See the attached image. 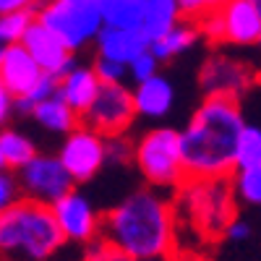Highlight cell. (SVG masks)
<instances>
[{"label": "cell", "mask_w": 261, "mask_h": 261, "mask_svg": "<svg viewBox=\"0 0 261 261\" xmlns=\"http://www.w3.org/2000/svg\"><path fill=\"white\" fill-rule=\"evenodd\" d=\"M102 238L130 258L165 256L180 251V225L172 193L141 186L105 212Z\"/></svg>", "instance_id": "obj_1"}, {"label": "cell", "mask_w": 261, "mask_h": 261, "mask_svg": "<svg viewBox=\"0 0 261 261\" xmlns=\"http://www.w3.org/2000/svg\"><path fill=\"white\" fill-rule=\"evenodd\" d=\"M246 128L241 99L206 94L180 130L188 178H230Z\"/></svg>", "instance_id": "obj_2"}, {"label": "cell", "mask_w": 261, "mask_h": 261, "mask_svg": "<svg viewBox=\"0 0 261 261\" xmlns=\"http://www.w3.org/2000/svg\"><path fill=\"white\" fill-rule=\"evenodd\" d=\"M180 225V248H204L225 241L238 217V193L230 178H186L172 193Z\"/></svg>", "instance_id": "obj_3"}, {"label": "cell", "mask_w": 261, "mask_h": 261, "mask_svg": "<svg viewBox=\"0 0 261 261\" xmlns=\"http://www.w3.org/2000/svg\"><path fill=\"white\" fill-rule=\"evenodd\" d=\"M68 243L53 204L18 199L0 209V256L3 261H53Z\"/></svg>", "instance_id": "obj_4"}, {"label": "cell", "mask_w": 261, "mask_h": 261, "mask_svg": "<svg viewBox=\"0 0 261 261\" xmlns=\"http://www.w3.org/2000/svg\"><path fill=\"white\" fill-rule=\"evenodd\" d=\"M134 141H136L134 167L139 170L144 183L167 193H175L188 178L183 162L180 130L170 125H154Z\"/></svg>", "instance_id": "obj_5"}, {"label": "cell", "mask_w": 261, "mask_h": 261, "mask_svg": "<svg viewBox=\"0 0 261 261\" xmlns=\"http://www.w3.org/2000/svg\"><path fill=\"white\" fill-rule=\"evenodd\" d=\"M37 18L60 34L76 53L97 42L105 27L102 0H42Z\"/></svg>", "instance_id": "obj_6"}, {"label": "cell", "mask_w": 261, "mask_h": 261, "mask_svg": "<svg viewBox=\"0 0 261 261\" xmlns=\"http://www.w3.org/2000/svg\"><path fill=\"white\" fill-rule=\"evenodd\" d=\"M136 118L139 110H136L134 89L125 86V81H120V84H102L97 99L84 113L81 123H86L89 128L110 139V136H128Z\"/></svg>", "instance_id": "obj_7"}, {"label": "cell", "mask_w": 261, "mask_h": 261, "mask_svg": "<svg viewBox=\"0 0 261 261\" xmlns=\"http://www.w3.org/2000/svg\"><path fill=\"white\" fill-rule=\"evenodd\" d=\"M58 157L71 172L73 183L84 186L94 180L107 165V136H102L99 130L89 128L86 123H79L71 134L63 136Z\"/></svg>", "instance_id": "obj_8"}, {"label": "cell", "mask_w": 261, "mask_h": 261, "mask_svg": "<svg viewBox=\"0 0 261 261\" xmlns=\"http://www.w3.org/2000/svg\"><path fill=\"white\" fill-rule=\"evenodd\" d=\"M256 81H258V73L253 65L227 53L209 55L199 71V84L204 94H222V97L241 99L246 92L253 89Z\"/></svg>", "instance_id": "obj_9"}, {"label": "cell", "mask_w": 261, "mask_h": 261, "mask_svg": "<svg viewBox=\"0 0 261 261\" xmlns=\"http://www.w3.org/2000/svg\"><path fill=\"white\" fill-rule=\"evenodd\" d=\"M16 175L21 180V191H24L27 199H37L45 204H55L60 196H65L71 188H76L71 172L65 170V165L58 154H42L39 151Z\"/></svg>", "instance_id": "obj_10"}, {"label": "cell", "mask_w": 261, "mask_h": 261, "mask_svg": "<svg viewBox=\"0 0 261 261\" xmlns=\"http://www.w3.org/2000/svg\"><path fill=\"white\" fill-rule=\"evenodd\" d=\"M53 212L58 217L65 238H68V243L89 246L102 238L105 214H99L97 206L92 204V199L86 193H81L79 188H71L65 196H60L53 204Z\"/></svg>", "instance_id": "obj_11"}, {"label": "cell", "mask_w": 261, "mask_h": 261, "mask_svg": "<svg viewBox=\"0 0 261 261\" xmlns=\"http://www.w3.org/2000/svg\"><path fill=\"white\" fill-rule=\"evenodd\" d=\"M42 76H45V68L37 63L24 42L0 47V86L8 89L13 97L29 94Z\"/></svg>", "instance_id": "obj_12"}, {"label": "cell", "mask_w": 261, "mask_h": 261, "mask_svg": "<svg viewBox=\"0 0 261 261\" xmlns=\"http://www.w3.org/2000/svg\"><path fill=\"white\" fill-rule=\"evenodd\" d=\"M24 45L37 58V63L45 68V73H53L55 79L65 76L76 65V50L60 34H55L47 24H42L39 18L34 21V27L29 29Z\"/></svg>", "instance_id": "obj_13"}, {"label": "cell", "mask_w": 261, "mask_h": 261, "mask_svg": "<svg viewBox=\"0 0 261 261\" xmlns=\"http://www.w3.org/2000/svg\"><path fill=\"white\" fill-rule=\"evenodd\" d=\"M222 45L232 47H261V13L253 0H227L220 8Z\"/></svg>", "instance_id": "obj_14"}, {"label": "cell", "mask_w": 261, "mask_h": 261, "mask_svg": "<svg viewBox=\"0 0 261 261\" xmlns=\"http://www.w3.org/2000/svg\"><path fill=\"white\" fill-rule=\"evenodd\" d=\"M99 89H102V81H99V76L94 71V65L76 63L68 73L58 79V94L68 102L81 118L92 107V102L97 99Z\"/></svg>", "instance_id": "obj_15"}, {"label": "cell", "mask_w": 261, "mask_h": 261, "mask_svg": "<svg viewBox=\"0 0 261 261\" xmlns=\"http://www.w3.org/2000/svg\"><path fill=\"white\" fill-rule=\"evenodd\" d=\"M134 99H136L139 118L162 120L175 107V89H172V81L167 76L157 73L141 84H134Z\"/></svg>", "instance_id": "obj_16"}, {"label": "cell", "mask_w": 261, "mask_h": 261, "mask_svg": "<svg viewBox=\"0 0 261 261\" xmlns=\"http://www.w3.org/2000/svg\"><path fill=\"white\" fill-rule=\"evenodd\" d=\"M97 55L113 58L120 63L136 60L144 50H149V39L141 34V29H120V27H102L97 42Z\"/></svg>", "instance_id": "obj_17"}, {"label": "cell", "mask_w": 261, "mask_h": 261, "mask_svg": "<svg viewBox=\"0 0 261 261\" xmlns=\"http://www.w3.org/2000/svg\"><path fill=\"white\" fill-rule=\"evenodd\" d=\"M32 120H34L42 130H47V134H60V136H65V134H71V130L81 123V115H79L60 94H53V97H47L45 102H39V105L34 107Z\"/></svg>", "instance_id": "obj_18"}, {"label": "cell", "mask_w": 261, "mask_h": 261, "mask_svg": "<svg viewBox=\"0 0 261 261\" xmlns=\"http://www.w3.org/2000/svg\"><path fill=\"white\" fill-rule=\"evenodd\" d=\"M183 6L180 0H146V13H144V24L141 34L149 39V45L162 34H167L172 27H178L183 21Z\"/></svg>", "instance_id": "obj_19"}, {"label": "cell", "mask_w": 261, "mask_h": 261, "mask_svg": "<svg viewBox=\"0 0 261 261\" xmlns=\"http://www.w3.org/2000/svg\"><path fill=\"white\" fill-rule=\"evenodd\" d=\"M37 154H39V149H37L34 139H29L27 134H21L18 128H11V125L3 128V134H0V170L18 172L24 165H29Z\"/></svg>", "instance_id": "obj_20"}, {"label": "cell", "mask_w": 261, "mask_h": 261, "mask_svg": "<svg viewBox=\"0 0 261 261\" xmlns=\"http://www.w3.org/2000/svg\"><path fill=\"white\" fill-rule=\"evenodd\" d=\"M199 39H201L199 24H196V21H191V18H183L178 27H172L167 34H162L160 39H154L149 47H151V53H154L162 63H167V60H172V58L188 53Z\"/></svg>", "instance_id": "obj_21"}, {"label": "cell", "mask_w": 261, "mask_h": 261, "mask_svg": "<svg viewBox=\"0 0 261 261\" xmlns=\"http://www.w3.org/2000/svg\"><path fill=\"white\" fill-rule=\"evenodd\" d=\"M146 13V0H102L105 27L141 29Z\"/></svg>", "instance_id": "obj_22"}, {"label": "cell", "mask_w": 261, "mask_h": 261, "mask_svg": "<svg viewBox=\"0 0 261 261\" xmlns=\"http://www.w3.org/2000/svg\"><path fill=\"white\" fill-rule=\"evenodd\" d=\"M37 21V8H21V11H8L0 13V45H16L24 42L29 29Z\"/></svg>", "instance_id": "obj_23"}, {"label": "cell", "mask_w": 261, "mask_h": 261, "mask_svg": "<svg viewBox=\"0 0 261 261\" xmlns=\"http://www.w3.org/2000/svg\"><path fill=\"white\" fill-rule=\"evenodd\" d=\"M232 188L238 193V201L243 206H261V165L253 167H238L232 175Z\"/></svg>", "instance_id": "obj_24"}, {"label": "cell", "mask_w": 261, "mask_h": 261, "mask_svg": "<svg viewBox=\"0 0 261 261\" xmlns=\"http://www.w3.org/2000/svg\"><path fill=\"white\" fill-rule=\"evenodd\" d=\"M253 165H261V128L246 123L241 144H238V167H253Z\"/></svg>", "instance_id": "obj_25"}, {"label": "cell", "mask_w": 261, "mask_h": 261, "mask_svg": "<svg viewBox=\"0 0 261 261\" xmlns=\"http://www.w3.org/2000/svg\"><path fill=\"white\" fill-rule=\"evenodd\" d=\"M160 58L151 53V47L149 50H144L136 60H130L128 63V79L134 81V84H141V81H146V79H151V76H157L160 73Z\"/></svg>", "instance_id": "obj_26"}, {"label": "cell", "mask_w": 261, "mask_h": 261, "mask_svg": "<svg viewBox=\"0 0 261 261\" xmlns=\"http://www.w3.org/2000/svg\"><path fill=\"white\" fill-rule=\"evenodd\" d=\"M136 141L128 136H110L107 139V165H134Z\"/></svg>", "instance_id": "obj_27"}, {"label": "cell", "mask_w": 261, "mask_h": 261, "mask_svg": "<svg viewBox=\"0 0 261 261\" xmlns=\"http://www.w3.org/2000/svg\"><path fill=\"white\" fill-rule=\"evenodd\" d=\"M94 71H97L102 84H120L128 79V65L120 60H113V58H105V55H97Z\"/></svg>", "instance_id": "obj_28"}, {"label": "cell", "mask_w": 261, "mask_h": 261, "mask_svg": "<svg viewBox=\"0 0 261 261\" xmlns=\"http://www.w3.org/2000/svg\"><path fill=\"white\" fill-rule=\"evenodd\" d=\"M84 261H134V258L125 256L113 243H107L105 238H99V241L84 246Z\"/></svg>", "instance_id": "obj_29"}, {"label": "cell", "mask_w": 261, "mask_h": 261, "mask_svg": "<svg viewBox=\"0 0 261 261\" xmlns=\"http://www.w3.org/2000/svg\"><path fill=\"white\" fill-rule=\"evenodd\" d=\"M18 199H24V191H21L18 175H16L13 170H0V209L16 204Z\"/></svg>", "instance_id": "obj_30"}, {"label": "cell", "mask_w": 261, "mask_h": 261, "mask_svg": "<svg viewBox=\"0 0 261 261\" xmlns=\"http://www.w3.org/2000/svg\"><path fill=\"white\" fill-rule=\"evenodd\" d=\"M196 24H199V29H201V39H206L209 45H222V42H225L220 11H212V13H206L204 18L196 21Z\"/></svg>", "instance_id": "obj_31"}, {"label": "cell", "mask_w": 261, "mask_h": 261, "mask_svg": "<svg viewBox=\"0 0 261 261\" xmlns=\"http://www.w3.org/2000/svg\"><path fill=\"white\" fill-rule=\"evenodd\" d=\"M225 3H227V0H180L183 16L191 18V21H199L206 13H212V11H220Z\"/></svg>", "instance_id": "obj_32"}, {"label": "cell", "mask_w": 261, "mask_h": 261, "mask_svg": "<svg viewBox=\"0 0 261 261\" xmlns=\"http://www.w3.org/2000/svg\"><path fill=\"white\" fill-rule=\"evenodd\" d=\"M251 235H253L251 222L241 220V217H235V220L227 225V230H225V241H227V243H246Z\"/></svg>", "instance_id": "obj_33"}, {"label": "cell", "mask_w": 261, "mask_h": 261, "mask_svg": "<svg viewBox=\"0 0 261 261\" xmlns=\"http://www.w3.org/2000/svg\"><path fill=\"white\" fill-rule=\"evenodd\" d=\"M13 113H16V97H13L8 89H3V86H0V120L8 125Z\"/></svg>", "instance_id": "obj_34"}, {"label": "cell", "mask_w": 261, "mask_h": 261, "mask_svg": "<svg viewBox=\"0 0 261 261\" xmlns=\"http://www.w3.org/2000/svg\"><path fill=\"white\" fill-rule=\"evenodd\" d=\"M172 261H217L212 253H206L204 248H180Z\"/></svg>", "instance_id": "obj_35"}, {"label": "cell", "mask_w": 261, "mask_h": 261, "mask_svg": "<svg viewBox=\"0 0 261 261\" xmlns=\"http://www.w3.org/2000/svg\"><path fill=\"white\" fill-rule=\"evenodd\" d=\"M37 0H0V13L8 11H21V8H37Z\"/></svg>", "instance_id": "obj_36"}, {"label": "cell", "mask_w": 261, "mask_h": 261, "mask_svg": "<svg viewBox=\"0 0 261 261\" xmlns=\"http://www.w3.org/2000/svg\"><path fill=\"white\" fill-rule=\"evenodd\" d=\"M134 261H172V258H165V256H151V258H134Z\"/></svg>", "instance_id": "obj_37"}, {"label": "cell", "mask_w": 261, "mask_h": 261, "mask_svg": "<svg viewBox=\"0 0 261 261\" xmlns=\"http://www.w3.org/2000/svg\"><path fill=\"white\" fill-rule=\"evenodd\" d=\"M253 3H256V8H258V13H261V0H253Z\"/></svg>", "instance_id": "obj_38"}, {"label": "cell", "mask_w": 261, "mask_h": 261, "mask_svg": "<svg viewBox=\"0 0 261 261\" xmlns=\"http://www.w3.org/2000/svg\"><path fill=\"white\" fill-rule=\"evenodd\" d=\"M37 3H42V0H37Z\"/></svg>", "instance_id": "obj_39"}]
</instances>
